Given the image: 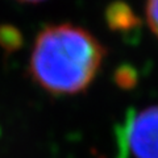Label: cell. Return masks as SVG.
I'll list each match as a JSON object with an SVG mask.
<instances>
[{"instance_id":"obj_4","label":"cell","mask_w":158,"mask_h":158,"mask_svg":"<svg viewBox=\"0 0 158 158\" xmlns=\"http://www.w3.org/2000/svg\"><path fill=\"white\" fill-rule=\"evenodd\" d=\"M116 82L117 85L123 88H131L133 86H136L137 83V74L132 67L124 66L116 74Z\"/></svg>"},{"instance_id":"obj_6","label":"cell","mask_w":158,"mask_h":158,"mask_svg":"<svg viewBox=\"0 0 158 158\" xmlns=\"http://www.w3.org/2000/svg\"><path fill=\"white\" fill-rule=\"evenodd\" d=\"M20 42V33L16 29L9 25L0 27V44L8 49H13V44L19 45Z\"/></svg>"},{"instance_id":"obj_1","label":"cell","mask_w":158,"mask_h":158,"mask_svg":"<svg viewBox=\"0 0 158 158\" xmlns=\"http://www.w3.org/2000/svg\"><path fill=\"white\" fill-rule=\"evenodd\" d=\"M106 54L102 42L86 29L73 24L49 25L34 41L29 74L52 95H75L90 87Z\"/></svg>"},{"instance_id":"obj_5","label":"cell","mask_w":158,"mask_h":158,"mask_svg":"<svg viewBox=\"0 0 158 158\" xmlns=\"http://www.w3.org/2000/svg\"><path fill=\"white\" fill-rule=\"evenodd\" d=\"M145 15L150 31L158 37V0H146Z\"/></svg>"},{"instance_id":"obj_3","label":"cell","mask_w":158,"mask_h":158,"mask_svg":"<svg viewBox=\"0 0 158 158\" xmlns=\"http://www.w3.org/2000/svg\"><path fill=\"white\" fill-rule=\"evenodd\" d=\"M107 24L116 32H131L137 29L140 20L124 2H115L110 4L106 11Z\"/></svg>"},{"instance_id":"obj_7","label":"cell","mask_w":158,"mask_h":158,"mask_svg":"<svg viewBox=\"0 0 158 158\" xmlns=\"http://www.w3.org/2000/svg\"><path fill=\"white\" fill-rule=\"evenodd\" d=\"M17 2H21V3H31V4H36V3H42L45 0H17Z\"/></svg>"},{"instance_id":"obj_2","label":"cell","mask_w":158,"mask_h":158,"mask_svg":"<svg viewBox=\"0 0 158 158\" xmlns=\"http://www.w3.org/2000/svg\"><path fill=\"white\" fill-rule=\"evenodd\" d=\"M121 148L135 158H158V106L131 112L120 132Z\"/></svg>"}]
</instances>
